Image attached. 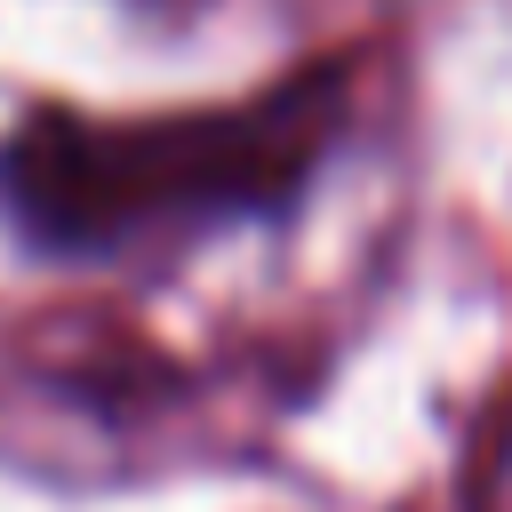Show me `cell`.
Segmentation results:
<instances>
[{"label":"cell","instance_id":"6da1fadb","mask_svg":"<svg viewBox=\"0 0 512 512\" xmlns=\"http://www.w3.org/2000/svg\"><path fill=\"white\" fill-rule=\"evenodd\" d=\"M336 88L304 80L232 112L96 120L40 104L0 144V208L48 256H112L240 216H280L336 128Z\"/></svg>","mask_w":512,"mask_h":512}]
</instances>
